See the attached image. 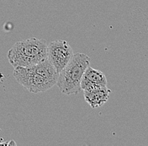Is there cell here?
Segmentation results:
<instances>
[{"label":"cell","mask_w":148,"mask_h":146,"mask_svg":"<svg viewBox=\"0 0 148 146\" xmlns=\"http://www.w3.org/2000/svg\"><path fill=\"white\" fill-rule=\"evenodd\" d=\"M58 74L47 57L27 67H16L14 71L16 81L35 94L46 91L56 85Z\"/></svg>","instance_id":"1"},{"label":"cell","mask_w":148,"mask_h":146,"mask_svg":"<svg viewBox=\"0 0 148 146\" xmlns=\"http://www.w3.org/2000/svg\"><path fill=\"white\" fill-rule=\"evenodd\" d=\"M90 65V58L88 55L75 53L59 73L56 85L60 91L65 95H77L81 91V80L86 69Z\"/></svg>","instance_id":"3"},{"label":"cell","mask_w":148,"mask_h":146,"mask_svg":"<svg viewBox=\"0 0 148 146\" xmlns=\"http://www.w3.org/2000/svg\"><path fill=\"white\" fill-rule=\"evenodd\" d=\"M73 50L70 44L64 40H56L47 44L46 57L55 67L59 73L73 56Z\"/></svg>","instance_id":"4"},{"label":"cell","mask_w":148,"mask_h":146,"mask_svg":"<svg viewBox=\"0 0 148 146\" xmlns=\"http://www.w3.org/2000/svg\"><path fill=\"white\" fill-rule=\"evenodd\" d=\"M110 94V90L107 86H102L91 91H84V99L92 108H97L108 101Z\"/></svg>","instance_id":"6"},{"label":"cell","mask_w":148,"mask_h":146,"mask_svg":"<svg viewBox=\"0 0 148 146\" xmlns=\"http://www.w3.org/2000/svg\"><path fill=\"white\" fill-rule=\"evenodd\" d=\"M80 85L83 91H91L102 86H107V79L102 71L95 69L89 65L83 73Z\"/></svg>","instance_id":"5"},{"label":"cell","mask_w":148,"mask_h":146,"mask_svg":"<svg viewBox=\"0 0 148 146\" xmlns=\"http://www.w3.org/2000/svg\"><path fill=\"white\" fill-rule=\"evenodd\" d=\"M47 55V42L44 39L29 38L20 41L12 46L8 52V60L14 68L27 67L36 64Z\"/></svg>","instance_id":"2"}]
</instances>
